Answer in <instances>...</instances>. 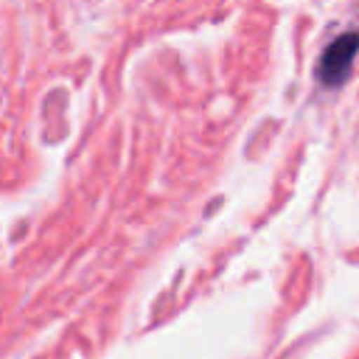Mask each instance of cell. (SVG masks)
Instances as JSON below:
<instances>
[{
	"mask_svg": "<svg viewBox=\"0 0 359 359\" xmlns=\"http://www.w3.org/2000/svg\"><path fill=\"white\" fill-rule=\"evenodd\" d=\"M356 53H359V31H345V34H339V36L331 39V45L323 50L320 65H317V79H320L325 87H339V84L348 79Z\"/></svg>",
	"mask_w": 359,
	"mask_h": 359,
	"instance_id": "obj_1",
	"label": "cell"
}]
</instances>
